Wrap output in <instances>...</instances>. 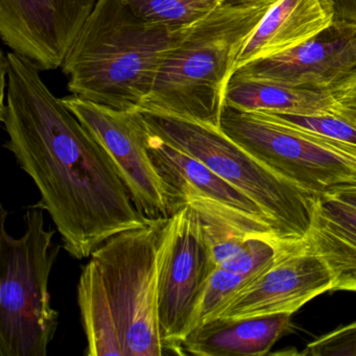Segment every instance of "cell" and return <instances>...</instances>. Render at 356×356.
<instances>
[{
    "instance_id": "obj_1",
    "label": "cell",
    "mask_w": 356,
    "mask_h": 356,
    "mask_svg": "<svg viewBox=\"0 0 356 356\" xmlns=\"http://www.w3.org/2000/svg\"><path fill=\"white\" fill-rule=\"evenodd\" d=\"M40 68L9 53L0 118L8 135L3 147L34 181L45 210L76 259L90 257L110 237L140 228L149 218L133 203L113 160L74 112L49 90Z\"/></svg>"
},
{
    "instance_id": "obj_2",
    "label": "cell",
    "mask_w": 356,
    "mask_h": 356,
    "mask_svg": "<svg viewBox=\"0 0 356 356\" xmlns=\"http://www.w3.org/2000/svg\"><path fill=\"white\" fill-rule=\"evenodd\" d=\"M175 218L151 220L104 241L83 266L78 304L87 356H161L159 284Z\"/></svg>"
},
{
    "instance_id": "obj_3",
    "label": "cell",
    "mask_w": 356,
    "mask_h": 356,
    "mask_svg": "<svg viewBox=\"0 0 356 356\" xmlns=\"http://www.w3.org/2000/svg\"><path fill=\"white\" fill-rule=\"evenodd\" d=\"M185 30L149 24L122 0H99L62 64L68 90L112 109L138 110Z\"/></svg>"
},
{
    "instance_id": "obj_4",
    "label": "cell",
    "mask_w": 356,
    "mask_h": 356,
    "mask_svg": "<svg viewBox=\"0 0 356 356\" xmlns=\"http://www.w3.org/2000/svg\"><path fill=\"white\" fill-rule=\"evenodd\" d=\"M273 3H222L186 29L164 56L138 110L220 127L237 59Z\"/></svg>"
},
{
    "instance_id": "obj_5",
    "label": "cell",
    "mask_w": 356,
    "mask_h": 356,
    "mask_svg": "<svg viewBox=\"0 0 356 356\" xmlns=\"http://www.w3.org/2000/svg\"><path fill=\"white\" fill-rule=\"evenodd\" d=\"M7 216L1 205L0 356H47L59 327L49 280L60 247L54 245L55 231L45 228L39 208L29 207L19 238L8 232Z\"/></svg>"
},
{
    "instance_id": "obj_6",
    "label": "cell",
    "mask_w": 356,
    "mask_h": 356,
    "mask_svg": "<svg viewBox=\"0 0 356 356\" xmlns=\"http://www.w3.org/2000/svg\"><path fill=\"white\" fill-rule=\"evenodd\" d=\"M145 120L162 141L199 160L257 204L275 222L285 245L303 243L314 195L275 174L220 127L153 112H147Z\"/></svg>"
},
{
    "instance_id": "obj_7",
    "label": "cell",
    "mask_w": 356,
    "mask_h": 356,
    "mask_svg": "<svg viewBox=\"0 0 356 356\" xmlns=\"http://www.w3.org/2000/svg\"><path fill=\"white\" fill-rule=\"evenodd\" d=\"M220 128L275 174L314 197L356 184V149L293 128L270 112L224 106Z\"/></svg>"
},
{
    "instance_id": "obj_8",
    "label": "cell",
    "mask_w": 356,
    "mask_h": 356,
    "mask_svg": "<svg viewBox=\"0 0 356 356\" xmlns=\"http://www.w3.org/2000/svg\"><path fill=\"white\" fill-rule=\"evenodd\" d=\"M175 234L159 284V323L164 351L183 355V343L199 326L208 281L218 268L197 212L191 205L175 213Z\"/></svg>"
},
{
    "instance_id": "obj_9",
    "label": "cell",
    "mask_w": 356,
    "mask_h": 356,
    "mask_svg": "<svg viewBox=\"0 0 356 356\" xmlns=\"http://www.w3.org/2000/svg\"><path fill=\"white\" fill-rule=\"evenodd\" d=\"M113 160L133 203L149 220L170 218L168 195L151 156L140 110H116L72 95L62 99Z\"/></svg>"
},
{
    "instance_id": "obj_10",
    "label": "cell",
    "mask_w": 356,
    "mask_h": 356,
    "mask_svg": "<svg viewBox=\"0 0 356 356\" xmlns=\"http://www.w3.org/2000/svg\"><path fill=\"white\" fill-rule=\"evenodd\" d=\"M332 286L326 264L305 241L287 245L268 268L243 285L216 318L291 316L310 300L332 291Z\"/></svg>"
},
{
    "instance_id": "obj_11",
    "label": "cell",
    "mask_w": 356,
    "mask_h": 356,
    "mask_svg": "<svg viewBox=\"0 0 356 356\" xmlns=\"http://www.w3.org/2000/svg\"><path fill=\"white\" fill-rule=\"evenodd\" d=\"M99 0H0V35L40 70L61 67Z\"/></svg>"
},
{
    "instance_id": "obj_12",
    "label": "cell",
    "mask_w": 356,
    "mask_h": 356,
    "mask_svg": "<svg viewBox=\"0 0 356 356\" xmlns=\"http://www.w3.org/2000/svg\"><path fill=\"white\" fill-rule=\"evenodd\" d=\"M356 66V24L335 22L307 42L234 72L295 86L329 89Z\"/></svg>"
},
{
    "instance_id": "obj_13",
    "label": "cell",
    "mask_w": 356,
    "mask_h": 356,
    "mask_svg": "<svg viewBox=\"0 0 356 356\" xmlns=\"http://www.w3.org/2000/svg\"><path fill=\"white\" fill-rule=\"evenodd\" d=\"M147 149L165 186L170 216H174L193 200H211L266 220L272 225L281 241L276 225L266 212L205 164L164 143L151 131Z\"/></svg>"
},
{
    "instance_id": "obj_14",
    "label": "cell",
    "mask_w": 356,
    "mask_h": 356,
    "mask_svg": "<svg viewBox=\"0 0 356 356\" xmlns=\"http://www.w3.org/2000/svg\"><path fill=\"white\" fill-rule=\"evenodd\" d=\"M334 20L332 0H277L245 42L235 70L307 42Z\"/></svg>"
},
{
    "instance_id": "obj_15",
    "label": "cell",
    "mask_w": 356,
    "mask_h": 356,
    "mask_svg": "<svg viewBox=\"0 0 356 356\" xmlns=\"http://www.w3.org/2000/svg\"><path fill=\"white\" fill-rule=\"evenodd\" d=\"M304 241L326 264L332 291L356 293V207L328 193L316 195Z\"/></svg>"
},
{
    "instance_id": "obj_16",
    "label": "cell",
    "mask_w": 356,
    "mask_h": 356,
    "mask_svg": "<svg viewBox=\"0 0 356 356\" xmlns=\"http://www.w3.org/2000/svg\"><path fill=\"white\" fill-rule=\"evenodd\" d=\"M291 316L276 314L210 321L186 337L183 355H266L291 326Z\"/></svg>"
},
{
    "instance_id": "obj_17",
    "label": "cell",
    "mask_w": 356,
    "mask_h": 356,
    "mask_svg": "<svg viewBox=\"0 0 356 356\" xmlns=\"http://www.w3.org/2000/svg\"><path fill=\"white\" fill-rule=\"evenodd\" d=\"M224 106L241 111L312 115L339 109L329 89L295 86L234 72L227 84Z\"/></svg>"
},
{
    "instance_id": "obj_18",
    "label": "cell",
    "mask_w": 356,
    "mask_h": 356,
    "mask_svg": "<svg viewBox=\"0 0 356 356\" xmlns=\"http://www.w3.org/2000/svg\"><path fill=\"white\" fill-rule=\"evenodd\" d=\"M139 18L155 26L184 30L209 15L222 0H122Z\"/></svg>"
},
{
    "instance_id": "obj_19",
    "label": "cell",
    "mask_w": 356,
    "mask_h": 356,
    "mask_svg": "<svg viewBox=\"0 0 356 356\" xmlns=\"http://www.w3.org/2000/svg\"><path fill=\"white\" fill-rule=\"evenodd\" d=\"M270 113L293 128L356 149V122L339 109L312 115Z\"/></svg>"
},
{
    "instance_id": "obj_20",
    "label": "cell",
    "mask_w": 356,
    "mask_h": 356,
    "mask_svg": "<svg viewBox=\"0 0 356 356\" xmlns=\"http://www.w3.org/2000/svg\"><path fill=\"white\" fill-rule=\"evenodd\" d=\"M283 247L287 245L273 239L247 237L241 251L220 266L251 280L276 259Z\"/></svg>"
},
{
    "instance_id": "obj_21",
    "label": "cell",
    "mask_w": 356,
    "mask_h": 356,
    "mask_svg": "<svg viewBox=\"0 0 356 356\" xmlns=\"http://www.w3.org/2000/svg\"><path fill=\"white\" fill-rule=\"evenodd\" d=\"M248 281L250 279L218 266L210 276L202 299L199 326L218 318L225 306Z\"/></svg>"
},
{
    "instance_id": "obj_22",
    "label": "cell",
    "mask_w": 356,
    "mask_h": 356,
    "mask_svg": "<svg viewBox=\"0 0 356 356\" xmlns=\"http://www.w3.org/2000/svg\"><path fill=\"white\" fill-rule=\"evenodd\" d=\"M296 354L302 356H356V322L318 337Z\"/></svg>"
},
{
    "instance_id": "obj_23",
    "label": "cell",
    "mask_w": 356,
    "mask_h": 356,
    "mask_svg": "<svg viewBox=\"0 0 356 356\" xmlns=\"http://www.w3.org/2000/svg\"><path fill=\"white\" fill-rule=\"evenodd\" d=\"M339 109L356 122V66L329 88Z\"/></svg>"
},
{
    "instance_id": "obj_24",
    "label": "cell",
    "mask_w": 356,
    "mask_h": 356,
    "mask_svg": "<svg viewBox=\"0 0 356 356\" xmlns=\"http://www.w3.org/2000/svg\"><path fill=\"white\" fill-rule=\"evenodd\" d=\"M335 22L356 24V0H332Z\"/></svg>"
},
{
    "instance_id": "obj_25",
    "label": "cell",
    "mask_w": 356,
    "mask_h": 356,
    "mask_svg": "<svg viewBox=\"0 0 356 356\" xmlns=\"http://www.w3.org/2000/svg\"><path fill=\"white\" fill-rule=\"evenodd\" d=\"M329 195L356 207V184L345 185L327 191Z\"/></svg>"
},
{
    "instance_id": "obj_26",
    "label": "cell",
    "mask_w": 356,
    "mask_h": 356,
    "mask_svg": "<svg viewBox=\"0 0 356 356\" xmlns=\"http://www.w3.org/2000/svg\"><path fill=\"white\" fill-rule=\"evenodd\" d=\"M222 3H276L277 0H222Z\"/></svg>"
}]
</instances>
